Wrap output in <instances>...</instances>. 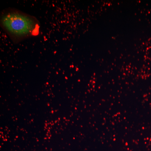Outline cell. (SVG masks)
I'll return each mask as SVG.
<instances>
[{
    "instance_id": "obj_1",
    "label": "cell",
    "mask_w": 151,
    "mask_h": 151,
    "mask_svg": "<svg viewBox=\"0 0 151 151\" xmlns=\"http://www.w3.org/2000/svg\"><path fill=\"white\" fill-rule=\"evenodd\" d=\"M0 24L14 44L36 36L40 31V23L36 18L12 8L1 12Z\"/></svg>"
}]
</instances>
